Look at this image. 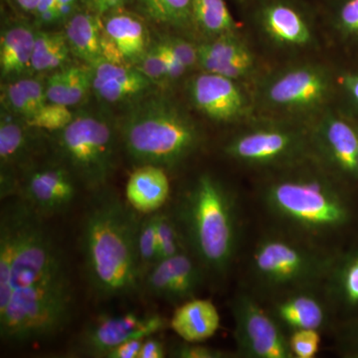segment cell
<instances>
[{
	"label": "cell",
	"instance_id": "obj_1",
	"mask_svg": "<svg viewBox=\"0 0 358 358\" xmlns=\"http://www.w3.org/2000/svg\"><path fill=\"white\" fill-rule=\"evenodd\" d=\"M72 282L44 216L21 199L0 215V336L10 345L53 338L69 324Z\"/></svg>",
	"mask_w": 358,
	"mask_h": 358
},
{
	"label": "cell",
	"instance_id": "obj_2",
	"mask_svg": "<svg viewBox=\"0 0 358 358\" xmlns=\"http://www.w3.org/2000/svg\"><path fill=\"white\" fill-rule=\"evenodd\" d=\"M345 187L313 155L268 173L259 188V202L275 231L329 248V241L355 219Z\"/></svg>",
	"mask_w": 358,
	"mask_h": 358
},
{
	"label": "cell",
	"instance_id": "obj_3",
	"mask_svg": "<svg viewBox=\"0 0 358 358\" xmlns=\"http://www.w3.org/2000/svg\"><path fill=\"white\" fill-rule=\"evenodd\" d=\"M119 197L99 194L85 217L82 248L87 275L100 298H124L138 293L143 275L138 262L140 219Z\"/></svg>",
	"mask_w": 358,
	"mask_h": 358
},
{
	"label": "cell",
	"instance_id": "obj_4",
	"mask_svg": "<svg viewBox=\"0 0 358 358\" xmlns=\"http://www.w3.org/2000/svg\"><path fill=\"white\" fill-rule=\"evenodd\" d=\"M173 216L186 249L205 271L224 275L239 248L241 219L236 194L220 178L202 173L181 193Z\"/></svg>",
	"mask_w": 358,
	"mask_h": 358
},
{
	"label": "cell",
	"instance_id": "obj_5",
	"mask_svg": "<svg viewBox=\"0 0 358 358\" xmlns=\"http://www.w3.org/2000/svg\"><path fill=\"white\" fill-rule=\"evenodd\" d=\"M117 129L124 150L140 166L174 169L203 143V134L192 115L162 95L145 96L131 103Z\"/></svg>",
	"mask_w": 358,
	"mask_h": 358
},
{
	"label": "cell",
	"instance_id": "obj_6",
	"mask_svg": "<svg viewBox=\"0 0 358 358\" xmlns=\"http://www.w3.org/2000/svg\"><path fill=\"white\" fill-rule=\"evenodd\" d=\"M252 251V287L272 300L299 289H324L338 254L278 231L264 234Z\"/></svg>",
	"mask_w": 358,
	"mask_h": 358
},
{
	"label": "cell",
	"instance_id": "obj_7",
	"mask_svg": "<svg viewBox=\"0 0 358 358\" xmlns=\"http://www.w3.org/2000/svg\"><path fill=\"white\" fill-rule=\"evenodd\" d=\"M56 152L78 180L99 192L115 166L114 129L106 117L80 113L66 128L54 134Z\"/></svg>",
	"mask_w": 358,
	"mask_h": 358
},
{
	"label": "cell",
	"instance_id": "obj_8",
	"mask_svg": "<svg viewBox=\"0 0 358 358\" xmlns=\"http://www.w3.org/2000/svg\"><path fill=\"white\" fill-rule=\"evenodd\" d=\"M223 150L241 166L268 173L313 155L310 128L286 121H267L245 129L233 136Z\"/></svg>",
	"mask_w": 358,
	"mask_h": 358
},
{
	"label": "cell",
	"instance_id": "obj_9",
	"mask_svg": "<svg viewBox=\"0 0 358 358\" xmlns=\"http://www.w3.org/2000/svg\"><path fill=\"white\" fill-rule=\"evenodd\" d=\"M336 90V79L324 66L301 63L264 80L259 99L265 109L285 117H308L324 112Z\"/></svg>",
	"mask_w": 358,
	"mask_h": 358
},
{
	"label": "cell",
	"instance_id": "obj_10",
	"mask_svg": "<svg viewBox=\"0 0 358 358\" xmlns=\"http://www.w3.org/2000/svg\"><path fill=\"white\" fill-rule=\"evenodd\" d=\"M241 6L275 48L303 50L315 44V20L320 11L305 0H248Z\"/></svg>",
	"mask_w": 358,
	"mask_h": 358
},
{
	"label": "cell",
	"instance_id": "obj_11",
	"mask_svg": "<svg viewBox=\"0 0 358 358\" xmlns=\"http://www.w3.org/2000/svg\"><path fill=\"white\" fill-rule=\"evenodd\" d=\"M237 355L245 358H294L289 334L251 292H240L230 303Z\"/></svg>",
	"mask_w": 358,
	"mask_h": 358
},
{
	"label": "cell",
	"instance_id": "obj_12",
	"mask_svg": "<svg viewBox=\"0 0 358 358\" xmlns=\"http://www.w3.org/2000/svg\"><path fill=\"white\" fill-rule=\"evenodd\" d=\"M313 155L345 185H358V131L348 114L326 110L310 127Z\"/></svg>",
	"mask_w": 358,
	"mask_h": 358
},
{
	"label": "cell",
	"instance_id": "obj_13",
	"mask_svg": "<svg viewBox=\"0 0 358 358\" xmlns=\"http://www.w3.org/2000/svg\"><path fill=\"white\" fill-rule=\"evenodd\" d=\"M76 176L60 160V164H30L23 171L18 183L20 199L41 214L55 215L67 210L76 197Z\"/></svg>",
	"mask_w": 358,
	"mask_h": 358
},
{
	"label": "cell",
	"instance_id": "obj_14",
	"mask_svg": "<svg viewBox=\"0 0 358 358\" xmlns=\"http://www.w3.org/2000/svg\"><path fill=\"white\" fill-rule=\"evenodd\" d=\"M187 93L195 109L217 124L243 121L251 109V101L237 81L214 73L202 71L193 76Z\"/></svg>",
	"mask_w": 358,
	"mask_h": 358
},
{
	"label": "cell",
	"instance_id": "obj_15",
	"mask_svg": "<svg viewBox=\"0 0 358 358\" xmlns=\"http://www.w3.org/2000/svg\"><path fill=\"white\" fill-rule=\"evenodd\" d=\"M167 320L159 313H127L102 315L85 329L80 350L93 357H106L115 346L133 338H145L164 331Z\"/></svg>",
	"mask_w": 358,
	"mask_h": 358
},
{
	"label": "cell",
	"instance_id": "obj_16",
	"mask_svg": "<svg viewBox=\"0 0 358 358\" xmlns=\"http://www.w3.org/2000/svg\"><path fill=\"white\" fill-rule=\"evenodd\" d=\"M204 271L189 252L183 251L155 264L143 278V287L155 298L181 303L194 298Z\"/></svg>",
	"mask_w": 358,
	"mask_h": 358
},
{
	"label": "cell",
	"instance_id": "obj_17",
	"mask_svg": "<svg viewBox=\"0 0 358 358\" xmlns=\"http://www.w3.org/2000/svg\"><path fill=\"white\" fill-rule=\"evenodd\" d=\"M24 120L16 115H2L0 121V164H1V199L17 194L18 169L30 166L34 148V136Z\"/></svg>",
	"mask_w": 358,
	"mask_h": 358
},
{
	"label": "cell",
	"instance_id": "obj_18",
	"mask_svg": "<svg viewBox=\"0 0 358 358\" xmlns=\"http://www.w3.org/2000/svg\"><path fill=\"white\" fill-rule=\"evenodd\" d=\"M320 289H299L273 299L270 313L284 331H322L329 322L331 306Z\"/></svg>",
	"mask_w": 358,
	"mask_h": 358
},
{
	"label": "cell",
	"instance_id": "obj_19",
	"mask_svg": "<svg viewBox=\"0 0 358 358\" xmlns=\"http://www.w3.org/2000/svg\"><path fill=\"white\" fill-rule=\"evenodd\" d=\"M90 66L92 90L96 98L105 103L136 102L155 86L134 66L117 64L103 58Z\"/></svg>",
	"mask_w": 358,
	"mask_h": 358
},
{
	"label": "cell",
	"instance_id": "obj_20",
	"mask_svg": "<svg viewBox=\"0 0 358 358\" xmlns=\"http://www.w3.org/2000/svg\"><path fill=\"white\" fill-rule=\"evenodd\" d=\"M171 183L166 169L152 164H141L129 176L126 197L129 206L138 213H155L166 203Z\"/></svg>",
	"mask_w": 358,
	"mask_h": 358
},
{
	"label": "cell",
	"instance_id": "obj_21",
	"mask_svg": "<svg viewBox=\"0 0 358 358\" xmlns=\"http://www.w3.org/2000/svg\"><path fill=\"white\" fill-rule=\"evenodd\" d=\"M220 315L211 301L193 298L174 310L169 324L174 333L188 343H203L217 333Z\"/></svg>",
	"mask_w": 358,
	"mask_h": 358
},
{
	"label": "cell",
	"instance_id": "obj_22",
	"mask_svg": "<svg viewBox=\"0 0 358 358\" xmlns=\"http://www.w3.org/2000/svg\"><path fill=\"white\" fill-rule=\"evenodd\" d=\"M36 31L26 23H14L2 31L0 38V73L2 81H13L32 71Z\"/></svg>",
	"mask_w": 358,
	"mask_h": 358
},
{
	"label": "cell",
	"instance_id": "obj_23",
	"mask_svg": "<svg viewBox=\"0 0 358 358\" xmlns=\"http://www.w3.org/2000/svg\"><path fill=\"white\" fill-rule=\"evenodd\" d=\"M103 30L121 52L127 64H134L148 48L147 26L140 13L127 8L102 16Z\"/></svg>",
	"mask_w": 358,
	"mask_h": 358
},
{
	"label": "cell",
	"instance_id": "obj_24",
	"mask_svg": "<svg viewBox=\"0 0 358 358\" xmlns=\"http://www.w3.org/2000/svg\"><path fill=\"white\" fill-rule=\"evenodd\" d=\"M322 289L331 308L345 313L358 310V246L338 252Z\"/></svg>",
	"mask_w": 358,
	"mask_h": 358
},
{
	"label": "cell",
	"instance_id": "obj_25",
	"mask_svg": "<svg viewBox=\"0 0 358 358\" xmlns=\"http://www.w3.org/2000/svg\"><path fill=\"white\" fill-rule=\"evenodd\" d=\"M103 20L98 14L77 10L66 21L65 35L70 50L88 65L102 58Z\"/></svg>",
	"mask_w": 358,
	"mask_h": 358
},
{
	"label": "cell",
	"instance_id": "obj_26",
	"mask_svg": "<svg viewBox=\"0 0 358 358\" xmlns=\"http://www.w3.org/2000/svg\"><path fill=\"white\" fill-rule=\"evenodd\" d=\"M48 103L76 106L92 90L91 66H70L53 71L45 82Z\"/></svg>",
	"mask_w": 358,
	"mask_h": 358
},
{
	"label": "cell",
	"instance_id": "obj_27",
	"mask_svg": "<svg viewBox=\"0 0 358 358\" xmlns=\"http://www.w3.org/2000/svg\"><path fill=\"white\" fill-rule=\"evenodd\" d=\"M48 103L45 82L37 78L23 77L1 86L2 107L8 114L27 121Z\"/></svg>",
	"mask_w": 358,
	"mask_h": 358
},
{
	"label": "cell",
	"instance_id": "obj_28",
	"mask_svg": "<svg viewBox=\"0 0 358 358\" xmlns=\"http://www.w3.org/2000/svg\"><path fill=\"white\" fill-rule=\"evenodd\" d=\"M249 52L248 45L237 32L221 35L199 45V67L203 72L216 74Z\"/></svg>",
	"mask_w": 358,
	"mask_h": 358
},
{
	"label": "cell",
	"instance_id": "obj_29",
	"mask_svg": "<svg viewBox=\"0 0 358 358\" xmlns=\"http://www.w3.org/2000/svg\"><path fill=\"white\" fill-rule=\"evenodd\" d=\"M192 23L208 40L238 32L225 0H192Z\"/></svg>",
	"mask_w": 358,
	"mask_h": 358
},
{
	"label": "cell",
	"instance_id": "obj_30",
	"mask_svg": "<svg viewBox=\"0 0 358 358\" xmlns=\"http://www.w3.org/2000/svg\"><path fill=\"white\" fill-rule=\"evenodd\" d=\"M143 17L176 29L193 28L192 0H134Z\"/></svg>",
	"mask_w": 358,
	"mask_h": 358
},
{
	"label": "cell",
	"instance_id": "obj_31",
	"mask_svg": "<svg viewBox=\"0 0 358 358\" xmlns=\"http://www.w3.org/2000/svg\"><path fill=\"white\" fill-rule=\"evenodd\" d=\"M70 51L65 33L36 31L31 63L33 72H53L64 67Z\"/></svg>",
	"mask_w": 358,
	"mask_h": 358
},
{
	"label": "cell",
	"instance_id": "obj_32",
	"mask_svg": "<svg viewBox=\"0 0 358 358\" xmlns=\"http://www.w3.org/2000/svg\"><path fill=\"white\" fill-rule=\"evenodd\" d=\"M320 15L341 41L358 45V0H331Z\"/></svg>",
	"mask_w": 358,
	"mask_h": 358
},
{
	"label": "cell",
	"instance_id": "obj_33",
	"mask_svg": "<svg viewBox=\"0 0 358 358\" xmlns=\"http://www.w3.org/2000/svg\"><path fill=\"white\" fill-rule=\"evenodd\" d=\"M157 214H147L138 224L136 246H138V262L143 278L155 264L159 261V243H157Z\"/></svg>",
	"mask_w": 358,
	"mask_h": 358
},
{
	"label": "cell",
	"instance_id": "obj_34",
	"mask_svg": "<svg viewBox=\"0 0 358 358\" xmlns=\"http://www.w3.org/2000/svg\"><path fill=\"white\" fill-rule=\"evenodd\" d=\"M157 234L159 260L187 251L182 234L173 214L159 211Z\"/></svg>",
	"mask_w": 358,
	"mask_h": 358
},
{
	"label": "cell",
	"instance_id": "obj_35",
	"mask_svg": "<svg viewBox=\"0 0 358 358\" xmlns=\"http://www.w3.org/2000/svg\"><path fill=\"white\" fill-rule=\"evenodd\" d=\"M74 117L68 106L47 103L36 114L25 122L33 129L55 134L66 128Z\"/></svg>",
	"mask_w": 358,
	"mask_h": 358
},
{
	"label": "cell",
	"instance_id": "obj_36",
	"mask_svg": "<svg viewBox=\"0 0 358 358\" xmlns=\"http://www.w3.org/2000/svg\"><path fill=\"white\" fill-rule=\"evenodd\" d=\"M157 86L169 83L166 62L157 43L148 47V50L133 65Z\"/></svg>",
	"mask_w": 358,
	"mask_h": 358
},
{
	"label": "cell",
	"instance_id": "obj_37",
	"mask_svg": "<svg viewBox=\"0 0 358 358\" xmlns=\"http://www.w3.org/2000/svg\"><path fill=\"white\" fill-rule=\"evenodd\" d=\"M320 331L300 329L289 334V345L294 358H313L320 348Z\"/></svg>",
	"mask_w": 358,
	"mask_h": 358
},
{
	"label": "cell",
	"instance_id": "obj_38",
	"mask_svg": "<svg viewBox=\"0 0 358 358\" xmlns=\"http://www.w3.org/2000/svg\"><path fill=\"white\" fill-rule=\"evenodd\" d=\"M171 357L178 358H226L230 353L222 350L202 345V343H188L183 341L173 346Z\"/></svg>",
	"mask_w": 358,
	"mask_h": 358
},
{
	"label": "cell",
	"instance_id": "obj_39",
	"mask_svg": "<svg viewBox=\"0 0 358 358\" xmlns=\"http://www.w3.org/2000/svg\"><path fill=\"white\" fill-rule=\"evenodd\" d=\"M162 41L171 48L186 70H193L199 66V45L178 36H167Z\"/></svg>",
	"mask_w": 358,
	"mask_h": 358
},
{
	"label": "cell",
	"instance_id": "obj_40",
	"mask_svg": "<svg viewBox=\"0 0 358 358\" xmlns=\"http://www.w3.org/2000/svg\"><path fill=\"white\" fill-rule=\"evenodd\" d=\"M336 87L341 90L345 102L352 110L350 117L358 120V71H348L336 79Z\"/></svg>",
	"mask_w": 358,
	"mask_h": 358
},
{
	"label": "cell",
	"instance_id": "obj_41",
	"mask_svg": "<svg viewBox=\"0 0 358 358\" xmlns=\"http://www.w3.org/2000/svg\"><path fill=\"white\" fill-rule=\"evenodd\" d=\"M157 44L159 46L162 57H164V62H166L169 83L178 81L180 78L185 76V73H187L188 71L186 70L185 66L181 64L180 61L174 55L173 52L171 50V48L162 40L157 42Z\"/></svg>",
	"mask_w": 358,
	"mask_h": 358
},
{
	"label": "cell",
	"instance_id": "obj_42",
	"mask_svg": "<svg viewBox=\"0 0 358 358\" xmlns=\"http://www.w3.org/2000/svg\"><path fill=\"white\" fill-rule=\"evenodd\" d=\"M37 25L47 26L59 23L57 0H40L34 13Z\"/></svg>",
	"mask_w": 358,
	"mask_h": 358
},
{
	"label": "cell",
	"instance_id": "obj_43",
	"mask_svg": "<svg viewBox=\"0 0 358 358\" xmlns=\"http://www.w3.org/2000/svg\"><path fill=\"white\" fill-rule=\"evenodd\" d=\"M145 338H133L124 341L106 355L107 358H138Z\"/></svg>",
	"mask_w": 358,
	"mask_h": 358
},
{
	"label": "cell",
	"instance_id": "obj_44",
	"mask_svg": "<svg viewBox=\"0 0 358 358\" xmlns=\"http://www.w3.org/2000/svg\"><path fill=\"white\" fill-rule=\"evenodd\" d=\"M166 355V346L154 334L143 339L138 358H164Z\"/></svg>",
	"mask_w": 358,
	"mask_h": 358
},
{
	"label": "cell",
	"instance_id": "obj_45",
	"mask_svg": "<svg viewBox=\"0 0 358 358\" xmlns=\"http://www.w3.org/2000/svg\"><path fill=\"white\" fill-rule=\"evenodd\" d=\"M80 2L81 0H57L59 23H66L76 13Z\"/></svg>",
	"mask_w": 358,
	"mask_h": 358
},
{
	"label": "cell",
	"instance_id": "obj_46",
	"mask_svg": "<svg viewBox=\"0 0 358 358\" xmlns=\"http://www.w3.org/2000/svg\"><path fill=\"white\" fill-rule=\"evenodd\" d=\"M134 0H105L102 6L99 8L98 15H106L107 13H113V11L120 10V9L127 8V6L133 3Z\"/></svg>",
	"mask_w": 358,
	"mask_h": 358
},
{
	"label": "cell",
	"instance_id": "obj_47",
	"mask_svg": "<svg viewBox=\"0 0 358 358\" xmlns=\"http://www.w3.org/2000/svg\"><path fill=\"white\" fill-rule=\"evenodd\" d=\"M343 341H352L358 338V317L348 320L343 331Z\"/></svg>",
	"mask_w": 358,
	"mask_h": 358
},
{
	"label": "cell",
	"instance_id": "obj_48",
	"mask_svg": "<svg viewBox=\"0 0 358 358\" xmlns=\"http://www.w3.org/2000/svg\"><path fill=\"white\" fill-rule=\"evenodd\" d=\"M13 1L22 13L34 15L35 11L39 6L40 0H13Z\"/></svg>",
	"mask_w": 358,
	"mask_h": 358
},
{
	"label": "cell",
	"instance_id": "obj_49",
	"mask_svg": "<svg viewBox=\"0 0 358 358\" xmlns=\"http://www.w3.org/2000/svg\"><path fill=\"white\" fill-rule=\"evenodd\" d=\"M343 353L348 357L358 358V338L345 341Z\"/></svg>",
	"mask_w": 358,
	"mask_h": 358
},
{
	"label": "cell",
	"instance_id": "obj_50",
	"mask_svg": "<svg viewBox=\"0 0 358 358\" xmlns=\"http://www.w3.org/2000/svg\"><path fill=\"white\" fill-rule=\"evenodd\" d=\"M103 1H105V0H81L80 3L82 4L84 9H87V10L91 11V13L96 14Z\"/></svg>",
	"mask_w": 358,
	"mask_h": 358
},
{
	"label": "cell",
	"instance_id": "obj_51",
	"mask_svg": "<svg viewBox=\"0 0 358 358\" xmlns=\"http://www.w3.org/2000/svg\"><path fill=\"white\" fill-rule=\"evenodd\" d=\"M308 3L312 4V6L317 7L319 10H322L327 3L331 1V0H305Z\"/></svg>",
	"mask_w": 358,
	"mask_h": 358
},
{
	"label": "cell",
	"instance_id": "obj_52",
	"mask_svg": "<svg viewBox=\"0 0 358 358\" xmlns=\"http://www.w3.org/2000/svg\"><path fill=\"white\" fill-rule=\"evenodd\" d=\"M236 1L240 4V6H243V4L246 3L248 0H236Z\"/></svg>",
	"mask_w": 358,
	"mask_h": 358
},
{
	"label": "cell",
	"instance_id": "obj_53",
	"mask_svg": "<svg viewBox=\"0 0 358 358\" xmlns=\"http://www.w3.org/2000/svg\"><path fill=\"white\" fill-rule=\"evenodd\" d=\"M353 119V117H352ZM355 120V124H357V131H358V120H355V119H353Z\"/></svg>",
	"mask_w": 358,
	"mask_h": 358
}]
</instances>
